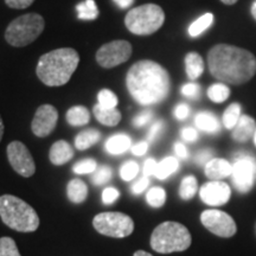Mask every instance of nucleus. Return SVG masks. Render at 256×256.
Listing matches in <instances>:
<instances>
[{
    "mask_svg": "<svg viewBox=\"0 0 256 256\" xmlns=\"http://www.w3.org/2000/svg\"><path fill=\"white\" fill-rule=\"evenodd\" d=\"M127 90L133 100L142 106L160 104L168 98L171 80L164 66L150 60H139L128 70Z\"/></svg>",
    "mask_w": 256,
    "mask_h": 256,
    "instance_id": "nucleus-1",
    "label": "nucleus"
},
{
    "mask_svg": "<svg viewBox=\"0 0 256 256\" xmlns=\"http://www.w3.org/2000/svg\"><path fill=\"white\" fill-rule=\"evenodd\" d=\"M209 72L228 84H243L256 72V58L250 51L229 44L215 46L208 54Z\"/></svg>",
    "mask_w": 256,
    "mask_h": 256,
    "instance_id": "nucleus-2",
    "label": "nucleus"
},
{
    "mask_svg": "<svg viewBox=\"0 0 256 256\" xmlns=\"http://www.w3.org/2000/svg\"><path fill=\"white\" fill-rule=\"evenodd\" d=\"M78 63V51L72 48H60L40 56L36 72L48 87H60L69 82Z\"/></svg>",
    "mask_w": 256,
    "mask_h": 256,
    "instance_id": "nucleus-3",
    "label": "nucleus"
},
{
    "mask_svg": "<svg viewBox=\"0 0 256 256\" xmlns=\"http://www.w3.org/2000/svg\"><path fill=\"white\" fill-rule=\"evenodd\" d=\"M0 217L8 228L19 232H36L40 226V217L36 210L26 202L12 194L0 197Z\"/></svg>",
    "mask_w": 256,
    "mask_h": 256,
    "instance_id": "nucleus-4",
    "label": "nucleus"
},
{
    "mask_svg": "<svg viewBox=\"0 0 256 256\" xmlns=\"http://www.w3.org/2000/svg\"><path fill=\"white\" fill-rule=\"evenodd\" d=\"M191 242V234L186 226L172 220L159 224L150 240L153 250L160 254L184 252L190 247Z\"/></svg>",
    "mask_w": 256,
    "mask_h": 256,
    "instance_id": "nucleus-5",
    "label": "nucleus"
},
{
    "mask_svg": "<svg viewBox=\"0 0 256 256\" xmlns=\"http://www.w3.org/2000/svg\"><path fill=\"white\" fill-rule=\"evenodd\" d=\"M165 14L160 6L145 4L132 8L126 14L124 25L127 30L136 36H148L162 26Z\"/></svg>",
    "mask_w": 256,
    "mask_h": 256,
    "instance_id": "nucleus-6",
    "label": "nucleus"
},
{
    "mask_svg": "<svg viewBox=\"0 0 256 256\" xmlns=\"http://www.w3.org/2000/svg\"><path fill=\"white\" fill-rule=\"evenodd\" d=\"M46 22L38 14H26L16 18L5 31V40L16 48L26 46L34 42L43 32Z\"/></svg>",
    "mask_w": 256,
    "mask_h": 256,
    "instance_id": "nucleus-7",
    "label": "nucleus"
},
{
    "mask_svg": "<svg viewBox=\"0 0 256 256\" xmlns=\"http://www.w3.org/2000/svg\"><path fill=\"white\" fill-rule=\"evenodd\" d=\"M92 226L101 235L113 238H124L134 230V222L130 216L122 212H101L92 220Z\"/></svg>",
    "mask_w": 256,
    "mask_h": 256,
    "instance_id": "nucleus-8",
    "label": "nucleus"
},
{
    "mask_svg": "<svg viewBox=\"0 0 256 256\" xmlns=\"http://www.w3.org/2000/svg\"><path fill=\"white\" fill-rule=\"evenodd\" d=\"M132 46L127 40H113L104 44L96 52V62L102 68L112 69L130 60Z\"/></svg>",
    "mask_w": 256,
    "mask_h": 256,
    "instance_id": "nucleus-9",
    "label": "nucleus"
},
{
    "mask_svg": "<svg viewBox=\"0 0 256 256\" xmlns=\"http://www.w3.org/2000/svg\"><path fill=\"white\" fill-rule=\"evenodd\" d=\"M256 174V159L247 153H238L232 165V183L241 194L252 190Z\"/></svg>",
    "mask_w": 256,
    "mask_h": 256,
    "instance_id": "nucleus-10",
    "label": "nucleus"
},
{
    "mask_svg": "<svg viewBox=\"0 0 256 256\" xmlns=\"http://www.w3.org/2000/svg\"><path fill=\"white\" fill-rule=\"evenodd\" d=\"M200 222L210 232L220 238H232L238 232V226L232 217L217 209L203 211L200 215Z\"/></svg>",
    "mask_w": 256,
    "mask_h": 256,
    "instance_id": "nucleus-11",
    "label": "nucleus"
},
{
    "mask_svg": "<svg viewBox=\"0 0 256 256\" xmlns=\"http://www.w3.org/2000/svg\"><path fill=\"white\" fill-rule=\"evenodd\" d=\"M8 158L12 168L22 177L28 178L36 172V164L30 151L22 142H12L8 146Z\"/></svg>",
    "mask_w": 256,
    "mask_h": 256,
    "instance_id": "nucleus-12",
    "label": "nucleus"
},
{
    "mask_svg": "<svg viewBox=\"0 0 256 256\" xmlns=\"http://www.w3.org/2000/svg\"><path fill=\"white\" fill-rule=\"evenodd\" d=\"M58 120V112L54 106L43 104L38 107L31 124L32 133L38 138L50 136L56 128Z\"/></svg>",
    "mask_w": 256,
    "mask_h": 256,
    "instance_id": "nucleus-13",
    "label": "nucleus"
},
{
    "mask_svg": "<svg viewBox=\"0 0 256 256\" xmlns=\"http://www.w3.org/2000/svg\"><path fill=\"white\" fill-rule=\"evenodd\" d=\"M232 196L229 185L220 180L208 182L200 188V200L210 206H220L226 204Z\"/></svg>",
    "mask_w": 256,
    "mask_h": 256,
    "instance_id": "nucleus-14",
    "label": "nucleus"
},
{
    "mask_svg": "<svg viewBox=\"0 0 256 256\" xmlns=\"http://www.w3.org/2000/svg\"><path fill=\"white\" fill-rule=\"evenodd\" d=\"M49 158L51 164L56 166L66 164L74 158V150L72 145L66 140H58L51 146Z\"/></svg>",
    "mask_w": 256,
    "mask_h": 256,
    "instance_id": "nucleus-15",
    "label": "nucleus"
},
{
    "mask_svg": "<svg viewBox=\"0 0 256 256\" xmlns=\"http://www.w3.org/2000/svg\"><path fill=\"white\" fill-rule=\"evenodd\" d=\"M256 122L248 115H241L238 122L232 130V139L238 142H247L254 136Z\"/></svg>",
    "mask_w": 256,
    "mask_h": 256,
    "instance_id": "nucleus-16",
    "label": "nucleus"
},
{
    "mask_svg": "<svg viewBox=\"0 0 256 256\" xmlns=\"http://www.w3.org/2000/svg\"><path fill=\"white\" fill-rule=\"evenodd\" d=\"M206 168V176L210 180H222L232 174V165L226 159H211Z\"/></svg>",
    "mask_w": 256,
    "mask_h": 256,
    "instance_id": "nucleus-17",
    "label": "nucleus"
},
{
    "mask_svg": "<svg viewBox=\"0 0 256 256\" xmlns=\"http://www.w3.org/2000/svg\"><path fill=\"white\" fill-rule=\"evenodd\" d=\"M130 144H132V139L127 134H114L110 139L106 142V151L110 154L119 156L122 153L127 152L130 148Z\"/></svg>",
    "mask_w": 256,
    "mask_h": 256,
    "instance_id": "nucleus-18",
    "label": "nucleus"
},
{
    "mask_svg": "<svg viewBox=\"0 0 256 256\" xmlns=\"http://www.w3.org/2000/svg\"><path fill=\"white\" fill-rule=\"evenodd\" d=\"M94 115L98 122L108 127H114L121 121V113L116 108H104L100 104L94 106Z\"/></svg>",
    "mask_w": 256,
    "mask_h": 256,
    "instance_id": "nucleus-19",
    "label": "nucleus"
},
{
    "mask_svg": "<svg viewBox=\"0 0 256 256\" xmlns=\"http://www.w3.org/2000/svg\"><path fill=\"white\" fill-rule=\"evenodd\" d=\"M66 194L74 204H81L88 197V186L81 179H72L66 186Z\"/></svg>",
    "mask_w": 256,
    "mask_h": 256,
    "instance_id": "nucleus-20",
    "label": "nucleus"
},
{
    "mask_svg": "<svg viewBox=\"0 0 256 256\" xmlns=\"http://www.w3.org/2000/svg\"><path fill=\"white\" fill-rule=\"evenodd\" d=\"M185 70L191 81L200 78L204 72V60L197 52H188L185 56Z\"/></svg>",
    "mask_w": 256,
    "mask_h": 256,
    "instance_id": "nucleus-21",
    "label": "nucleus"
},
{
    "mask_svg": "<svg viewBox=\"0 0 256 256\" xmlns=\"http://www.w3.org/2000/svg\"><path fill=\"white\" fill-rule=\"evenodd\" d=\"M194 124L200 130L206 133H217L220 130L218 119L210 112H200L194 118Z\"/></svg>",
    "mask_w": 256,
    "mask_h": 256,
    "instance_id": "nucleus-22",
    "label": "nucleus"
},
{
    "mask_svg": "<svg viewBox=\"0 0 256 256\" xmlns=\"http://www.w3.org/2000/svg\"><path fill=\"white\" fill-rule=\"evenodd\" d=\"M101 139V133L95 128H89V130H82L75 138V147L78 151H86L89 147L94 146Z\"/></svg>",
    "mask_w": 256,
    "mask_h": 256,
    "instance_id": "nucleus-23",
    "label": "nucleus"
},
{
    "mask_svg": "<svg viewBox=\"0 0 256 256\" xmlns=\"http://www.w3.org/2000/svg\"><path fill=\"white\" fill-rule=\"evenodd\" d=\"M66 119L70 126H84L90 120V113L83 106H74L66 112Z\"/></svg>",
    "mask_w": 256,
    "mask_h": 256,
    "instance_id": "nucleus-24",
    "label": "nucleus"
},
{
    "mask_svg": "<svg viewBox=\"0 0 256 256\" xmlns=\"http://www.w3.org/2000/svg\"><path fill=\"white\" fill-rule=\"evenodd\" d=\"M178 168V159L174 158V156H168V158L162 159L158 164V166H156L154 176L158 179H160V180H164V179L168 178L171 174H174Z\"/></svg>",
    "mask_w": 256,
    "mask_h": 256,
    "instance_id": "nucleus-25",
    "label": "nucleus"
},
{
    "mask_svg": "<svg viewBox=\"0 0 256 256\" xmlns=\"http://www.w3.org/2000/svg\"><path fill=\"white\" fill-rule=\"evenodd\" d=\"M198 191V183L194 176H188L182 180L179 186V196L183 200H190L196 196Z\"/></svg>",
    "mask_w": 256,
    "mask_h": 256,
    "instance_id": "nucleus-26",
    "label": "nucleus"
},
{
    "mask_svg": "<svg viewBox=\"0 0 256 256\" xmlns=\"http://www.w3.org/2000/svg\"><path fill=\"white\" fill-rule=\"evenodd\" d=\"M78 17L81 20H94L98 17V10L94 0H86L76 6Z\"/></svg>",
    "mask_w": 256,
    "mask_h": 256,
    "instance_id": "nucleus-27",
    "label": "nucleus"
},
{
    "mask_svg": "<svg viewBox=\"0 0 256 256\" xmlns=\"http://www.w3.org/2000/svg\"><path fill=\"white\" fill-rule=\"evenodd\" d=\"M208 96L215 104H222V102L229 98L230 89L228 88V86H226V83H215L208 89Z\"/></svg>",
    "mask_w": 256,
    "mask_h": 256,
    "instance_id": "nucleus-28",
    "label": "nucleus"
},
{
    "mask_svg": "<svg viewBox=\"0 0 256 256\" xmlns=\"http://www.w3.org/2000/svg\"><path fill=\"white\" fill-rule=\"evenodd\" d=\"M214 23V16L212 14H206L202 17H200L197 20H194V23L188 28V34L191 37H198L200 34H203L204 31L208 30L211 26V24Z\"/></svg>",
    "mask_w": 256,
    "mask_h": 256,
    "instance_id": "nucleus-29",
    "label": "nucleus"
},
{
    "mask_svg": "<svg viewBox=\"0 0 256 256\" xmlns=\"http://www.w3.org/2000/svg\"><path fill=\"white\" fill-rule=\"evenodd\" d=\"M241 118V106L238 104H232L226 108L223 114V124L228 130H234L236 124Z\"/></svg>",
    "mask_w": 256,
    "mask_h": 256,
    "instance_id": "nucleus-30",
    "label": "nucleus"
},
{
    "mask_svg": "<svg viewBox=\"0 0 256 256\" xmlns=\"http://www.w3.org/2000/svg\"><path fill=\"white\" fill-rule=\"evenodd\" d=\"M147 204L150 206L154 208V209H159L165 204L166 202V192L162 188L154 186L151 190H148L146 194Z\"/></svg>",
    "mask_w": 256,
    "mask_h": 256,
    "instance_id": "nucleus-31",
    "label": "nucleus"
},
{
    "mask_svg": "<svg viewBox=\"0 0 256 256\" xmlns=\"http://www.w3.org/2000/svg\"><path fill=\"white\" fill-rule=\"evenodd\" d=\"M112 176H113V171H112V168H110V166H98V168L92 172V182L95 185H98V186H100V185L108 183L112 179Z\"/></svg>",
    "mask_w": 256,
    "mask_h": 256,
    "instance_id": "nucleus-32",
    "label": "nucleus"
},
{
    "mask_svg": "<svg viewBox=\"0 0 256 256\" xmlns=\"http://www.w3.org/2000/svg\"><path fill=\"white\" fill-rule=\"evenodd\" d=\"M0 256H22L17 244L11 238L4 236L0 238Z\"/></svg>",
    "mask_w": 256,
    "mask_h": 256,
    "instance_id": "nucleus-33",
    "label": "nucleus"
},
{
    "mask_svg": "<svg viewBox=\"0 0 256 256\" xmlns=\"http://www.w3.org/2000/svg\"><path fill=\"white\" fill-rule=\"evenodd\" d=\"M138 172H139V165L133 160H128L124 162L120 168V177L124 182H130L136 177Z\"/></svg>",
    "mask_w": 256,
    "mask_h": 256,
    "instance_id": "nucleus-34",
    "label": "nucleus"
},
{
    "mask_svg": "<svg viewBox=\"0 0 256 256\" xmlns=\"http://www.w3.org/2000/svg\"><path fill=\"white\" fill-rule=\"evenodd\" d=\"M98 104L102 106L104 108H116L118 106V98L113 92L110 89H102L98 92Z\"/></svg>",
    "mask_w": 256,
    "mask_h": 256,
    "instance_id": "nucleus-35",
    "label": "nucleus"
},
{
    "mask_svg": "<svg viewBox=\"0 0 256 256\" xmlns=\"http://www.w3.org/2000/svg\"><path fill=\"white\" fill-rule=\"evenodd\" d=\"M98 168V162L94 159H83L76 162L72 166V171L76 174H92Z\"/></svg>",
    "mask_w": 256,
    "mask_h": 256,
    "instance_id": "nucleus-36",
    "label": "nucleus"
},
{
    "mask_svg": "<svg viewBox=\"0 0 256 256\" xmlns=\"http://www.w3.org/2000/svg\"><path fill=\"white\" fill-rule=\"evenodd\" d=\"M120 197V192L115 188H106L102 192V203L106 206H110L116 202L118 198Z\"/></svg>",
    "mask_w": 256,
    "mask_h": 256,
    "instance_id": "nucleus-37",
    "label": "nucleus"
},
{
    "mask_svg": "<svg viewBox=\"0 0 256 256\" xmlns=\"http://www.w3.org/2000/svg\"><path fill=\"white\" fill-rule=\"evenodd\" d=\"M164 130V121L159 120L156 124H153L151 128H150L148 134H147V140L148 142H154L156 139L160 136V134Z\"/></svg>",
    "mask_w": 256,
    "mask_h": 256,
    "instance_id": "nucleus-38",
    "label": "nucleus"
},
{
    "mask_svg": "<svg viewBox=\"0 0 256 256\" xmlns=\"http://www.w3.org/2000/svg\"><path fill=\"white\" fill-rule=\"evenodd\" d=\"M153 118V112L152 110H144L140 114H138L133 119V124L136 127H142L145 126L152 120Z\"/></svg>",
    "mask_w": 256,
    "mask_h": 256,
    "instance_id": "nucleus-39",
    "label": "nucleus"
},
{
    "mask_svg": "<svg viewBox=\"0 0 256 256\" xmlns=\"http://www.w3.org/2000/svg\"><path fill=\"white\" fill-rule=\"evenodd\" d=\"M200 87L197 84V83H186L182 87V94L186 98H194L200 95Z\"/></svg>",
    "mask_w": 256,
    "mask_h": 256,
    "instance_id": "nucleus-40",
    "label": "nucleus"
},
{
    "mask_svg": "<svg viewBox=\"0 0 256 256\" xmlns=\"http://www.w3.org/2000/svg\"><path fill=\"white\" fill-rule=\"evenodd\" d=\"M148 185H150L148 177H145V176H144V177L140 178L139 180L134 182L132 186H130V191H132L133 194H142L147 188H148Z\"/></svg>",
    "mask_w": 256,
    "mask_h": 256,
    "instance_id": "nucleus-41",
    "label": "nucleus"
},
{
    "mask_svg": "<svg viewBox=\"0 0 256 256\" xmlns=\"http://www.w3.org/2000/svg\"><path fill=\"white\" fill-rule=\"evenodd\" d=\"M212 156L214 152L211 151V150H202V151L198 152L196 156H194V162H196L198 165L206 166L208 162L212 159Z\"/></svg>",
    "mask_w": 256,
    "mask_h": 256,
    "instance_id": "nucleus-42",
    "label": "nucleus"
},
{
    "mask_svg": "<svg viewBox=\"0 0 256 256\" xmlns=\"http://www.w3.org/2000/svg\"><path fill=\"white\" fill-rule=\"evenodd\" d=\"M34 2V0H5V4L8 5L10 8L23 10L32 5Z\"/></svg>",
    "mask_w": 256,
    "mask_h": 256,
    "instance_id": "nucleus-43",
    "label": "nucleus"
},
{
    "mask_svg": "<svg viewBox=\"0 0 256 256\" xmlns=\"http://www.w3.org/2000/svg\"><path fill=\"white\" fill-rule=\"evenodd\" d=\"M182 138L188 142H194L198 139V132L192 127H185L182 130Z\"/></svg>",
    "mask_w": 256,
    "mask_h": 256,
    "instance_id": "nucleus-44",
    "label": "nucleus"
},
{
    "mask_svg": "<svg viewBox=\"0 0 256 256\" xmlns=\"http://www.w3.org/2000/svg\"><path fill=\"white\" fill-rule=\"evenodd\" d=\"M156 166H158V162H156L154 159L153 158L147 159L145 164H144V176L148 178L151 177V176H154Z\"/></svg>",
    "mask_w": 256,
    "mask_h": 256,
    "instance_id": "nucleus-45",
    "label": "nucleus"
},
{
    "mask_svg": "<svg viewBox=\"0 0 256 256\" xmlns=\"http://www.w3.org/2000/svg\"><path fill=\"white\" fill-rule=\"evenodd\" d=\"M190 114V107L186 104H180L174 108V116L178 120H185Z\"/></svg>",
    "mask_w": 256,
    "mask_h": 256,
    "instance_id": "nucleus-46",
    "label": "nucleus"
},
{
    "mask_svg": "<svg viewBox=\"0 0 256 256\" xmlns=\"http://www.w3.org/2000/svg\"><path fill=\"white\" fill-rule=\"evenodd\" d=\"M147 151H148V142H142L132 147V153L138 156H144Z\"/></svg>",
    "mask_w": 256,
    "mask_h": 256,
    "instance_id": "nucleus-47",
    "label": "nucleus"
},
{
    "mask_svg": "<svg viewBox=\"0 0 256 256\" xmlns=\"http://www.w3.org/2000/svg\"><path fill=\"white\" fill-rule=\"evenodd\" d=\"M174 153H176V156L180 159H186L188 156V151L186 146L182 142L174 144Z\"/></svg>",
    "mask_w": 256,
    "mask_h": 256,
    "instance_id": "nucleus-48",
    "label": "nucleus"
},
{
    "mask_svg": "<svg viewBox=\"0 0 256 256\" xmlns=\"http://www.w3.org/2000/svg\"><path fill=\"white\" fill-rule=\"evenodd\" d=\"M114 2L120 8H128L133 4L134 0H114Z\"/></svg>",
    "mask_w": 256,
    "mask_h": 256,
    "instance_id": "nucleus-49",
    "label": "nucleus"
},
{
    "mask_svg": "<svg viewBox=\"0 0 256 256\" xmlns=\"http://www.w3.org/2000/svg\"><path fill=\"white\" fill-rule=\"evenodd\" d=\"M4 130H5V127H4V122H2V116H0V142H2V136H4Z\"/></svg>",
    "mask_w": 256,
    "mask_h": 256,
    "instance_id": "nucleus-50",
    "label": "nucleus"
},
{
    "mask_svg": "<svg viewBox=\"0 0 256 256\" xmlns=\"http://www.w3.org/2000/svg\"><path fill=\"white\" fill-rule=\"evenodd\" d=\"M133 256H153V255H151V254H150V252H147L138 250V252H134Z\"/></svg>",
    "mask_w": 256,
    "mask_h": 256,
    "instance_id": "nucleus-51",
    "label": "nucleus"
},
{
    "mask_svg": "<svg viewBox=\"0 0 256 256\" xmlns=\"http://www.w3.org/2000/svg\"><path fill=\"white\" fill-rule=\"evenodd\" d=\"M252 17L255 18V20H256V0L254 2H252Z\"/></svg>",
    "mask_w": 256,
    "mask_h": 256,
    "instance_id": "nucleus-52",
    "label": "nucleus"
},
{
    "mask_svg": "<svg viewBox=\"0 0 256 256\" xmlns=\"http://www.w3.org/2000/svg\"><path fill=\"white\" fill-rule=\"evenodd\" d=\"M220 2L226 5H234L235 2H238V0H220Z\"/></svg>",
    "mask_w": 256,
    "mask_h": 256,
    "instance_id": "nucleus-53",
    "label": "nucleus"
},
{
    "mask_svg": "<svg viewBox=\"0 0 256 256\" xmlns=\"http://www.w3.org/2000/svg\"><path fill=\"white\" fill-rule=\"evenodd\" d=\"M252 138H254V144H255V146H256V130H255V133H254V136H252Z\"/></svg>",
    "mask_w": 256,
    "mask_h": 256,
    "instance_id": "nucleus-54",
    "label": "nucleus"
},
{
    "mask_svg": "<svg viewBox=\"0 0 256 256\" xmlns=\"http://www.w3.org/2000/svg\"><path fill=\"white\" fill-rule=\"evenodd\" d=\"M255 234H256V224H255Z\"/></svg>",
    "mask_w": 256,
    "mask_h": 256,
    "instance_id": "nucleus-55",
    "label": "nucleus"
}]
</instances>
